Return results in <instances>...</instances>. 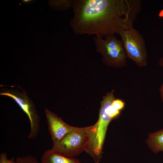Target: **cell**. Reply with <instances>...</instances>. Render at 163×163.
Returning a JSON list of instances; mask_svg holds the SVG:
<instances>
[{
  "mask_svg": "<svg viewBox=\"0 0 163 163\" xmlns=\"http://www.w3.org/2000/svg\"><path fill=\"white\" fill-rule=\"evenodd\" d=\"M140 0H74L70 26L76 35H113L133 28Z\"/></svg>",
  "mask_w": 163,
  "mask_h": 163,
  "instance_id": "cell-1",
  "label": "cell"
},
{
  "mask_svg": "<svg viewBox=\"0 0 163 163\" xmlns=\"http://www.w3.org/2000/svg\"><path fill=\"white\" fill-rule=\"evenodd\" d=\"M114 92L113 89L103 97L98 120L94 124L87 126L88 142L85 151L95 163L101 161L108 126L113 118L109 106L115 99Z\"/></svg>",
  "mask_w": 163,
  "mask_h": 163,
  "instance_id": "cell-2",
  "label": "cell"
},
{
  "mask_svg": "<svg viewBox=\"0 0 163 163\" xmlns=\"http://www.w3.org/2000/svg\"><path fill=\"white\" fill-rule=\"evenodd\" d=\"M96 51L102 55V62L108 66L116 68L125 67L127 64L126 56L121 40L113 35L102 37H93Z\"/></svg>",
  "mask_w": 163,
  "mask_h": 163,
  "instance_id": "cell-3",
  "label": "cell"
},
{
  "mask_svg": "<svg viewBox=\"0 0 163 163\" xmlns=\"http://www.w3.org/2000/svg\"><path fill=\"white\" fill-rule=\"evenodd\" d=\"M120 34L127 57L139 67L146 66L148 54L143 36L133 28L123 31Z\"/></svg>",
  "mask_w": 163,
  "mask_h": 163,
  "instance_id": "cell-4",
  "label": "cell"
},
{
  "mask_svg": "<svg viewBox=\"0 0 163 163\" xmlns=\"http://www.w3.org/2000/svg\"><path fill=\"white\" fill-rule=\"evenodd\" d=\"M88 142L87 126L75 127L72 131L51 149L64 156L73 158L85 151Z\"/></svg>",
  "mask_w": 163,
  "mask_h": 163,
  "instance_id": "cell-5",
  "label": "cell"
},
{
  "mask_svg": "<svg viewBox=\"0 0 163 163\" xmlns=\"http://www.w3.org/2000/svg\"><path fill=\"white\" fill-rule=\"evenodd\" d=\"M17 88L4 90L1 92L0 95L13 98L26 114L30 123V131L28 138L30 139H35L37 137L40 129V117L35 105L25 91L18 86Z\"/></svg>",
  "mask_w": 163,
  "mask_h": 163,
  "instance_id": "cell-6",
  "label": "cell"
},
{
  "mask_svg": "<svg viewBox=\"0 0 163 163\" xmlns=\"http://www.w3.org/2000/svg\"><path fill=\"white\" fill-rule=\"evenodd\" d=\"M45 112L48 130L51 136L53 146H54L72 131L75 127L68 124L60 117L47 109H45Z\"/></svg>",
  "mask_w": 163,
  "mask_h": 163,
  "instance_id": "cell-7",
  "label": "cell"
},
{
  "mask_svg": "<svg viewBox=\"0 0 163 163\" xmlns=\"http://www.w3.org/2000/svg\"><path fill=\"white\" fill-rule=\"evenodd\" d=\"M41 163H81L78 159L69 158L59 154L52 149L44 151L41 158Z\"/></svg>",
  "mask_w": 163,
  "mask_h": 163,
  "instance_id": "cell-8",
  "label": "cell"
},
{
  "mask_svg": "<svg viewBox=\"0 0 163 163\" xmlns=\"http://www.w3.org/2000/svg\"><path fill=\"white\" fill-rule=\"evenodd\" d=\"M146 142L154 153L163 151V129L149 133Z\"/></svg>",
  "mask_w": 163,
  "mask_h": 163,
  "instance_id": "cell-9",
  "label": "cell"
},
{
  "mask_svg": "<svg viewBox=\"0 0 163 163\" xmlns=\"http://www.w3.org/2000/svg\"><path fill=\"white\" fill-rule=\"evenodd\" d=\"M49 5L53 9L66 10L72 7L73 0H50Z\"/></svg>",
  "mask_w": 163,
  "mask_h": 163,
  "instance_id": "cell-10",
  "label": "cell"
},
{
  "mask_svg": "<svg viewBox=\"0 0 163 163\" xmlns=\"http://www.w3.org/2000/svg\"><path fill=\"white\" fill-rule=\"evenodd\" d=\"M15 161L16 163H39L36 158L31 155L18 157Z\"/></svg>",
  "mask_w": 163,
  "mask_h": 163,
  "instance_id": "cell-11",
  "label": "cell"
},
{
  "mask_svg": "<svg viewBox=\"0 0 163 163\" xmlns=\"http://www.w3.org/2000/svg\"><path fill=\"white\" fill-rule=\"evenodd\" d=\"M0 163H16L14 157L8 159L6 152H2L0 154Z\"/></svg>",
  "mask_w": 163,
  "mask_h": 163,
  "instance_id": "cell-12",
  "label": "cell"
},
{
  "mask_svg": "<svg viewBox=\"0 0 163 163\" xmlns=\"http://www.w3.org/2000/svg\"><path fill=\"white\" fill-rule=\"evenodd\" d=\"M125 104L123 101L119 99H114L112 104L114 108L120 111L124 108Z\"/></svg>",
  "mask_w": 163,
  "mask_h": 163,
  "instance_id": "cell-13",
  "label": "cell"
},
{
  "mask_svg": "<svg viewBox=\"0 0 163 163\" xmlns=\"http://www.w3.org/2000/svg\"><path fill=\"white\" fill-rule=\"evenodd\" d=\"M159 65L163 68V57H161L158 61ZM161 101L163 103V82L159 89Z\"/></svg>",
  "mask_w": 163,
  "mask_h": 163,
  "instance_id": "cell-14",
  "label": "cell"
},
{
  "mask_svg": "<svg viewBox=\"0 0 163 163\" xmlns=\"http://www.w3.org/2000/svg\"><path fill=\"white\" fill-rule=\"evenodd\" d=\"M158 16L160 17H163V9L160 11L159 13Z\"/></svg>",
  "mask_w": 163,
  "mask_h": 163,
  "instance_id": "cell-15",
  "label": "cell"
},
{
  "mask_svg": "<svg viewBox=\"0 0 163 163\" xmlns=\"http://www.w3.org/2000/svg\"><path fill=\"white\" fill-rule=\"evenodd\" d=\"M23 2H30V0H24L23 1Z\"/></svg>",
  "mask_w": 163,
  "mask_h": 163,
  "instance_id": "cell-16",
  "label": "cell"
}]
</instances>
